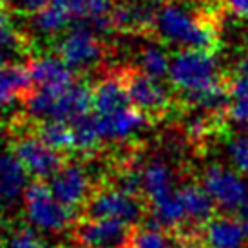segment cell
Masks as SVG:
<instances>
[{
    "label": "cell",
    "mask_w": 248,
    "mask_h": 248,
    "mask_svg": "<svg viewBox=\"0 0 248 248\" xmlns=\"http://www.w3.org/2000/svg\"><path fill=\"white\" fill-rule=\"evenodd\" d=\"M156 33L170 44L185 46V49H200L214 53L217 47V24L210 13L188 9L178 2H165L158 9Z\"/></svg>",
    "instance_id": "1"
},
{
    "label": "cell",
    "mask_w": 248,
    "mask_h": 248,
    "mask_svg": "<svg viewBox=\"0 0 248 248\" xmlns=\"http://www.w3.org/2000/svg\"><path fill=\"white\" fill-rule=\"evenodd\" d=\"M28 114L40 122H76L91 114L93 110V89L85 83H73L63 89L33 91L26 100Z\"/></svg>",
    "instance_id": "2"
},
{
    "label": "cell",
    "mask_w": 248,
    "mask_h": 248,
    "mask_svg": "<svg viewBox=\"0 0 248 248\" xmlns=\"http://www.w3.org/2000/svg\"><path fill=\"white\" fill-rule=\"evenodd\" d=\"M24 207L28 221L38 230L58 234L75 223V210L55 198L49 185L35 179L24 192Z\"/></svg>",
    "instance_id": "3"
},
{
    "label": "cell",
    "mask_w": 248,
    "mask_h": 248,
    "mask_svg": "<svg viewBox=\"0 0 248 248\" xmlns=\"http://www.w3.org/2000/svg\"><path fill=\"white\" fill-rule=\"evenodd\" d=\"M169 78L181 93L205 89L223 80L217 75V60L214 53L200 49H183L176 53L170 60Z\"/></svg>",
    "instance_id": "4"
},
{
    "label": "cell",
    "mask_w": 248,
    "mask_h": 248,
    "mask_svg": "<svg viewBox=\"0 0 248 248\" xmlns=\"http://www.w3.org/2000/svg\"><path fill=\"white\" fill-rule=\"evenodd\" d=\"M118 75L127 89L131 105L141 110L149 120H159L172 110V94L158 78L145 75L138 67L122 69Z\"/></svg>",
    "instance_id": "5"
},
{
    "label": "cell",
    "mask_w": 248,
    "mask_h": 248,
    "mask_svg": "<svg viewBox=\"0 0 248 248\" xmlns=\"http://www.w3.org/2000/svg\"><path fill=\"white\" fill-rule=\"evenodd\" d=\"M143 212L145 205L141 203V198L131 196L114 185L94 188L83 205L85 217L114 219L127 225H136L143 217Z\"/></svg>",
    "instance_id": "6"
},
{
    "label": "cell",
    "mask_w": 248,
    "mask_h": 248,
    "mask_svg": "<svg viewBox=\"0 0 248 248\" xmlns=\"http://www.w3.org/2000/svg\"><path fill=\"white\" fill-rule=\"evenodd\" d=\"M11 151L20 159L28 174L36 179H47L65 163L60 152L51 149L35 131L16 136L11 145Z\"/></svg>",
    "instance_id": "7"
},
{
    "label": "cell",
    "mask_w": 248,
    "mask_h": 248,
    "mask_svg": "<svg viewBox=\"0 0 248 248\" xmlns=\"http://www.w3.org/2000/svg\"><path fill=\"white\" fill-rule=\"evenodd\" d=\"M58 56L73 71H83L104 58V44L93 29L80 20L58 46Z\"/></svg>",
    "instance_id": "8"
},
{
    "label": "cell",
    "mask_w": 248,
    "mask_h": 248,
    "mask_svg": "<svg viewBox=\"0 0 248 248\" xmlns=\"http://www.w3.org/2000/svg\"><path fill=\"white\" fill-rule=\"evenodd\" d=\"M201 183L214 200L216 207L225 212L241 210L248 200V186L245 179L234 170H228L221 165L208 167L201 176Z\"/></svg>",
    "instance_id": "9"
},
{
    "label": "cell",
    "mask_w": 248,
    "mask_h": 248,
    "mask_svg": "<svg viewBox=\"0 0 248 248\" xmlns=\"http://www.w3.org/2000/svg\"><path fill=\"white\" fill-rule=\"evenodd\" d=\"M75 239L85 248H129L132 232L122 221L83 217L75 228Z\"/></svg>",
    "instance_id": "10"
},
{
    "label": "cell",
    "mask_w": 248,
    "mask_h": 248,
    "mask_svg": "<svg viewBox=\"0 0 248 248\" xmlns=\"http://www.w3.org/2000/svg\"><path fill=\"white\" fill-rule=\"evenodd\" d=\"M49 188L56 200L71 208L85 205L93 194L89 176L78 163H63L49 178Z\"/></svg>",
    "instance_id": "11"
},
{
    "label": "cell",
    "mask_w": 248,
    "mask_h": 248,
    "mask_svg": "<svg viewBox=\"0 0 248 248\" xmlns=\"http://www.w3.org/2000/svg\"><path fill=\"white\" fill-rule=\"evenodd\" d=\"M28 188V170L11 151H0V210L16 205Z\"/></svg>",
    "instance_id": "12"
},
{
    "label": "cell",
    "mask_w": 248,
    "mask_h": 248,
    "mask_svg": "<svg viewBox=\"0 0 248 248\" xmlns=\"http://www.w3.org/2000/svg\"><path fill=\"white\" fill-rule=\"evenodd\" d=\"M179 196H181L183 208H185V228H181V230H186L181 234V237H196L192 232L198 228L201 230L212 219L216 203L205 188H201L200 185H194V183L181 186Z\"/></svg>",
    "instance_id": "13"
},
{
    "label": "cell",
    "mask_w": 248,
    "mask_h": 248,
    "mask_svg": "<svg viewBox=\"0 0 248 248\" xmlns=\"http://www.w3.org/2000/svg\"><path fill=\"white\" fill-rule=\"evenodd\" d=\"M201 230L203 243L210 248H245L248 239L241 219L230 216H214Z\"/></svg>",
    "instance_id": "14"
},
{
    "label": "cell",
    "mask_w": 248,
    "mask_h": 248,
    "mask_svg": "<svg viewBox=\"0 0 248 248\" xmlns=\"http://www.w3.org/2000/svg\"><path fill=\"white\" fill-rule=\"evenodd\" d=\"M159 6L156 2H125L124 6L114 7L112 18L114 26L120 31L129 33H149L156 28V16H158Z\"/></svg>",
    "instance_id": "15"
},
{
    "label": "cell",
    "mask_w": 248,
    "mask_h": 248,
    "mask_svg": "<svg viewBox=\"0 0 248 248\" xmlns=\"http://www.w3.org/2000/svg\"><path fill=\"white\" fill-rule=\"evenodd\" d=\"M33 82L40 89H63L75 83V71L60 56H42L29 62Z\"/></svg>",
    "instance_id": "16"
},
{
    "label": "cell",
    "mask_w": 248,
    "mask_h": 248,
    "mask_svg": "<svg viewBox=\"0 0 248 248\" xmlns=\"http://www.w3.org/2000/svg\"><path fill=\"white\" fill-rule=\"evenodd\" d=\"M96 116L104 141H107V140H114V141L127 140L131 134L140 131L149 122V118L145 116L141 110L134 109L132 105L116 110L112 114H105V116L96 114Z\"/></svg>",
    "instance_id": "17"
},
{
    "label": "cell",
    "mask_w": 248,
    "mask_h": 248,
    "mask_svg": "<svg viewBox=\"0 0 248 248\" xmlns=\"http://www.w3.org/2000/svg\"><path fill=\"white\" fill-rule=\"evenodd\" d=\"M33 76L28 65L0 63V105L13 104L16 100L26 102L33 93Z\"/></svg>",
    "instance_id": "18"
},
{
    "label": "cell",
    "mask_w": 248,
    "mask_h": 248,
    "mask_svg": "<svg viewBox=\"0 0 248 248\" xmlns=\"http://www.w3.org/2000/svg\"><path fill=\"white\" fill-rule=\"evenodd\" d=\"M129 105L131 100L120 75L107 76L93 89V110L100 116L112 114Z\"/></svg>",
    "instance_id": "19"
},
{
    "label": "cell",
    "mask_w": 248,
    "mask_h": 248,
    "mask_svg": "<svg viewBox=\"0 0 248 248\" xmlns=\"http://www.w3.org/2000/svg\"><path fill=\"white\" fill-rule=\"evenodd\" d=\"M141 179H143V196L149 205L163 200L172 190V170L165 161H149L141 167Z\"/></svg>",
    "instance_id": "20"
},
{
    "label": "cell",
    "mask_w": 248,
    "mask_h": 248,
    "mask_svg": "<svg viewBox=\"0 0 248 248\" xmlns=\"http://www.w3.org/2000/svg\"><path fill=\"white\" fill-rule=\"evenodd\" d=\"M28 42L18 29L15 28L11 15L4 6H0V55L6 63H11L13 56H26Z\"/></svg>",
    "instance_id": "21"
},
{
    "label": "cell",
    "mask_w": 248,
    "mask_h": 248,
    "mask_svg": "<svg viewBox=\"0 0 248 248\" xmlns=\"http://www.w3.org/2000/svg\"><path fill=\"white\" fill-rule=\"evenodd\" d=\"M73 22L75 16L55 0H51V4L33 13V28L40 31L42 35H56L69 28Z\"/></svg>",
    "instance_id": "22"
},
{
    "label": "cell",
    "mask_w": 248,
    "mask_h": 248,
    "mask_svg": "<svg viewBox=\"0 0 248 248\" xmlns=\"http://www.w3.org/2000/svg\"><path fill=\"white\" fill-rule=\"evenodd\" d=\"M35 132L51 149H55L60 154L75 151V131L69 122H58V120L42 122L40 125H36Z\"/></svg>",
    "instance_id": "23"
},
{
    "label": "cell",
    "mask_w": 248,
    "mask_h": 248,
    "mask_svg": "<svg viewBox=\"0 0 248 248\" xmlns=\"http://www.w3.org/2000/svg\"><path fill=\"white\" fill-rule=\"evenodd\" d=\"M73 131H75V151L87 156L98 151V147L104 143L100 125H98V116L87 114L73 122Z\"/></svg>",
    "instance_id": "24"
},
{
    "label": "cell",
    "mask_w": 248,
    "mask_h": 248,
    "mask_svg": "<svg viewBox=\"0 0 248 248\" xmlns=\"http://www.w3.org/2000/svg\"><path fill=\"white\" fill-rule=\"evenodd\" d=\"M230 89V104L227 109V116L237 125H248V76L235 73L228 78Z\"/></svg>",
    "instance_id": "25"
},
{
    "label": "cell",
    "mask_w": 248,
    "mask_h": 248,
    "mask_svg": "<svg viewBox=\"0 0 248 248\" xmlns=\"http://www.w3.org/2000/svg\"><path fill=\"white\" fill-rule=\"evenodd\" d=\"M138 69L143 71L145 75L159 80V78L169 75L170 60L163 49L156 47V46H149L138 55Z\"/></svg>",
    "instance_id": "26"
},
{
    "label": "cell",
    "mask_w": 248,
    "mask_h": 248,
    "mask_svg": "<svg viewBox=\"0 0 248 248\" xmlns=\"http://www.w3.org/2000/svg\"><path fill=\"white\" fill-rule=\"evenodd\" d=\"M129 248H172L167 234L159 227H143L132 232Z\"/></svg>",
    "instance_id": "27"
},
{
    "label": "cell",
    "mask_w": 248,
    "mask_h": 248,
    "mask_svg": "<svg viewBox=\"0 0 248 248\" xmlns=\"http://www.w3.org/2000/svg\"><path fill=\"white\" fill-rule=\"evenodd\" d=\"M228 154L235 169L248 176V134H237L230 140Z\"/></svg>",
    "instance_id": "28"
},
{
    "label": "cell",
    "mask_w": 248,
    "mask_h": 248,
    "mask_svg": "<svg viewBox=\"0 0 248 248\" xmlns=\"http://www.w3.org/2000/svg\"><path fill=\"white\" fill-rule=\"evenodd\" d=\"M4 248H47L46 243L31 230V228H18L7 237Z\"/></svg>",
    "instance_id": "29"
},
{
    "label": "cell",
    "mask_w": 248,
    "mask_h": 248,
    "mask_svg": "<svg viewBox=\"0 0 248 248\" xmlns=\"http://www.w3.org/2000/svg\"><path fill=\"white\" fill-rule=\"evenodd\" d=\"M82 18L80 20H94L100 16H109L114 11L112 0H80Z\"/></svg>",
    "instance_id": "30"
},
{
    "label": "cell",
    "mask_w": 248,
    "mask_h": 248,
    "mask_svg": "<svg viewBox=\"0 0 248 248\" xmlns=\"http://www.w3.org/2000/svg\"><path fill=\"white\" fill-rule=\"evenodd\" d=\"M228 11L239 18H248V0H223Z\"/></svg>",
    "instance_id": "31"
},
{
    "label": "cell",
    "mask_w": 248,
    "mask_h": 248,
    "mask_svg": "<svg viewBox=\"0 0 248 248\" xmlns=\"http://www.w3.org/2000/svg\"><path fill=\"white\" fill-rule=\"evenodd\" d=\"M16 4L20 6V9L28 11V13H36L38 9L51 4V0H16Z\"/></svg>",
    "instance_id": "32"
},
{
    "label": "cell",
    "mask_w": 248,
    "mask_h": 248,
    "mask_svg": "<svg viewBox=\"0 0 248 248\" xmlns=\"http://www.w3.org/2000/svg\"><path fill=\"white\" fill-rule=\"evenodd\" d=\"M178 248H210V247H207L205 243L198 241L196 237H181Z\"/></svg>",
    "instance_id": "33"
},
{
    "label": "cell",
    "mask_w": 248,
    "mask_h": 248,
    "mask_svg": "<svg viewBox=\"0 0 248 248\" xmlns=\"http://www.w3.org/2000/svg\"><path fill=\"white\" fill-rule=\"evenodd\" d=\"M237 73L248 76V49H247V53L243 55L241 60H239V63H237Z\"/></svg>",
    "instance_id": "34"
},
{
    "label": "cell",
    "mask_w": 248,
    "mask_h": 248,
    "mask_svg": "<svg viewBox=\"0 0 248 248\" xmlns=\"http://www.w3.org/2000/svg\"><path fill=\"white\" fill-rule=\"evenodd\" d=\"M239 214H241V223L245 225V230H247V234H248V200H247V203L241 207Z\"/></svg>",
    "instance_id": "35"
},
{
    "label": "cell",
    "mask_w": 248,
    "mask_h": 248,
    "mask_svg": "<svg viewBox=\"0 0 248 248\" xmlns=\"http://www.w3.org/2000/svg\"><path fill=\"white\" fill-rule=\"evenodd\" d=\"M0 63H6V60H4V56L0 55Z\"/></svg>",
    "instance_id": "36"
},
{
    "label": "cell",
    "mask_w": 248,
    "mask_h": 248,
    "mask_svg": "<svg viewBox=\"0 0 248 248\" xmlns=\"http://www.w3.org/2000/svg\"><path fill=\"white\" fill-rule=\"evenodd\" d=\"M4 2H6V0H0V6H2V4H4Z\"/></svg>",
    "instance_id": "37"
},
{
    "label": "cell",
    "mask_w": 248,
    "mask_h": 248,
    "mask_svg": "<svg viewBox=\"0 0 248 248\" xmlns=\"http://www.w3.org/2000/svg\"><path fill=\"white\" fill-rule=\"evenodd\" d=\"M125 2H134V0H125Z\"/></svg>",
    "instance_id": "38"
}]
</instances>
